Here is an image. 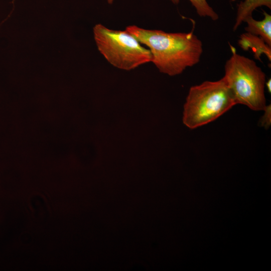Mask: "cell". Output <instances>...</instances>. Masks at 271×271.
I'll return each instance as SVG.
<instances>
[{"label": "cell", "instance_id": "3957f363", "mask_svg": "<svg viewBox=\"0 0 271 271\" xmlns=\"http://www.w3.org/2000/svg\"><path fill=\"white\" fill-rule=\"evenodd\" d=\"M231 56L224 65L225 79L236 104L255 111L263 110L265 74L253 60L238 54L230 45Z\"/></svg>", "mask_w": 271, "mask_h": 271}, {"label": "cell", "instance_id": "30bf717a", "mask_svg": "<svg viewBox=\"0 0 271 271\" xmlns=\"http://www.w3.org/2000/svg\"><path fill=\"white\" fill-rule=\"evenodd\" d=\"M270 84H271V80H270V79H269V80H267V82H265V85L266 86V87L267 88V89L268 91L269 92H270V91H271Z\"/></svg>", "mask_w": 271, "mask_h": 271}, {"label": "cell", "instance_id": "277c9868", "mask_svg": "<svg viewBox=\"0 0 271 271\" xmlns=\"http://www.w3.org/2000/svg\"><path fill=\"white\" fill-rule=\"evenodd\" d=\"M93 34L100 53L117 68L130 70L152 61L150 50L126 30H114L98 24Z\"/></svg>", "mask_w": 271, "mask_h": 271}, {"label": "cell", "instance_id": "8fae6325", "mask_svg": "<svg viewBox=\"0 0 271 271\" xmlns=\"http://www.w3.org/2000/svg\"><path fill=\"white\" fill-rule=\"evenodd\" d=\"M114 0H107V2L109 4H112Z\"/></svg>", "mask_w": 271, "mask_h": 271}, {"label": "cell", "instance_id": "8992f818", "mask_svg": "<svg viewBox=\"0 0 271 271\" xmlns=\"http://www.w3.org/2000/svg\"><path fill=\"white\" fill-rule=\"evenodd\" d=\"M263 19L260 21L255 20L252 16L246 18L243 22L247 24L245 30L261 37L271 46V16L265 11H263Z\"/></svg>", "mask_w": 271, "mask_h": 271}, {"label": "cell", "instance_id": "6da1fadb", "mask_svg": "<svg viewBox=\"0 0 271 271\" xmlns=\"http://www.w3.org/2000/svg\"><path fill=\"white\" fill-rule=\"evenodd\" d=\"M194 25L189 33H167L135 25L128 26L125 30L149 48L151 62L160 72L175 76L200 61L202 43L194 34Z\"/></svg>", "mask_w": 271, "mask_h": 271}, {"label": "cell", "instance_id": "9c48e42d", "mask_svg": "<svg viewBox=\"0 0 271 271\" xmlns=\"http://www.w3.org/2000/svg\"><path fill=\"white\" fill-rule=\"evenodd\" d=\"M264 114L259 120L260 126L264 128H268L271 124L270 104L266 105L264 109Z\"/></svg>", "mask_w": 271, "mask_h": 271}, {"label": "cell", "instance_id": "ba28073f", "mask_svg": "<svg viewBox=\"0 0 271 271\" xmlns=\"http://www.w3.org/2000/svg\"><path fill=\"white\" fill-rule=\"evenodd\" d=\"M173 4H178L180 0H170ZM195 8L197 14L203 17H208L213 21L218 19V14L207 3V0H189Z\"/></svg>", "mask_w": 271, "mask_h": 271}, {"label": "cell", "instance_id": "5b68a950", "mask_svg": "<svg viewBox=\"0 0 271 271\" xmlns=\"http://www.w3.org/2000/svg\"><path fill=\"white\" fill-rule=\"evenodd\" d=\"M238 43L244 51L251 49L255 59L260 61V56L264 54L269 61H271V46L261 37L246 32L240 36Z\"/></svg>", "mask_w": 271, "mask_h": 271}, {"label": "cell", "instance_id": "7a4b0ae2", "mask_svg": "<svg viewBox=\"0 0 271 271\" xmlns=\"http://www.w3.org/2000/svg\"><path fill=\"white\" fill-rule=\"evenodd\" d=\"M236 102L223 77L192 86L184 106L183 121L194 129L209 123L223 114Z\"/></svg>", "mask_w": 271, "mask_h": 271}, {"label": "cell", "instance_id": "52a82bcc", "mask_svg": "<svg viewBox=\"0 0 271 271\" xmlns=\"http://www.w3.org/2000/svg\"><path fill=\"white\" fill-rule=\"evenodd\" d=\"M261 6L270 9L271 0H244L240 2L237 5L233 31H236L246 18L252 16V13L256 8Z\"/></svg>", "mask_w": 271, "mask_h": 271}]
</instances>
